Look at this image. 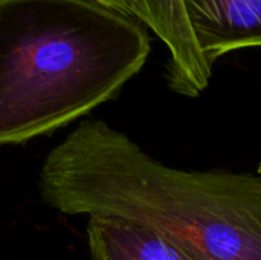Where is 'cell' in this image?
I'll return each instance as SVG.
<instances>
[{"label": "cell", "instance_id": "6da1fadb", "mask_svg": "<svg viewBox=\"0 0 261 260\" xmlns=\"http://www.w3.org/2000/svg\"><path fill=\"white\" fill-rule=\"evenodd\" d=\"M40 188L61 213L147 227L199 260H261L260 176L173 169L104 121L47 155Z\"/></svg>", "mask_w": 261, "mask_h": 260}, {"label": "cell", "instance_id": "7a4b0ae2", "mask_svg": "<svg viewBox=\"0 0 261 260\" xmlns=\"http://www.w3.org/2000/svg\"><path fill=\"white\" fill-rule=\"evenodd\" d=\"M150 51L138 18L93 0H0V146L115 98Z\"/></svg>", "mask_w": 261, "mask_h": 260}, {"label": "cell", "instance_id": "3957f363", "mask_svg": "<svg viewBox=\"0 0 261 260\" xmlns=\"http://www.w3.org/2000/svg\"><path fill=\"white\" fill-rule=\"evenodd\" d=\"M132 3L135 17L147 25L170 52L171 89L187 97L200 95L210 84L213 66L193 37L182 0H132Z\"/></svg>", "mask_w": 261, "mask_h": 260}, {"label": "cell", "instance_id": "277c9868", "mask_svg": "<svg viewBox=\"0 0 261 260\" xmlns=\"http://www.w3.org/2000/svg\"><path fill=\"white\" fill-rule=\"evenodd\" d=\"M193 37L213 66L232 51L261 48V0H182Z\"/></svg>", "mask_w": 261, "mask_h": 260}, {"label": "cell", "instance_id": "5b68a950", "mask_svg": "<svg viewBox=\"0 0 261 260\" xmlns=\"http://www.w3.org/2000/svg\"><path fill=\"white\" fill-rule=\"evenodd\" d=\"M92 260H199L156 231L112 218H89Z\"/></svg>", "mask_w": 261, "mask_h": 260}, {"label": "cell", "instance_id": "8992f818", "mask_svg": "<svg viewBox=\"0 0 261 260\" xmlns=\"http://www.w3.org/2000/svg\"><path fill=\"white\" fill-rule=\"evenodd\" d=\"M102 6H107V8H112L118 12H122L125 15H130V17H135V11H133V3L132 0H93ZM136 18V17H135Z\"/></svg>", "mask_w": 261, "mask_h": 260}]
</instances>
